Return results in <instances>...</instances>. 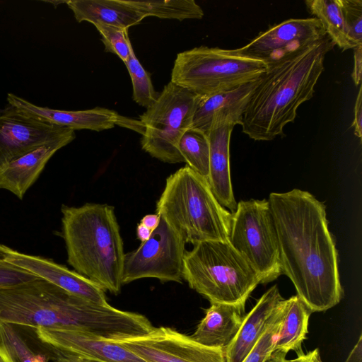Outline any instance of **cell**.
<instances>
[{
  "label": "cell",
  "instance_id": "cell-23",
  "mask_svg": "<svg viewBox=\"0 0 362 362\" xmlns=\"http://www.w3.org/2000/svg\"><path fill=\"white\" fill-rule=\"evenodd\" d=\"M29 327L11 324H0V345L8 353L13 362H49L60 353L34 339L28 334Z\"/></svg>",
  "mask_w": 362,
  "mask_h": 362
},
{
  "label": "cell",
  "instance_id": "cell-33",
  "mask_svg": "<svg viewBox=\"0 0 362 362\" xmlns=\"http://www.w3.org/2000/svg\"><path fill=\"white\" fill-rule=\"evenodd\" d=\"M352 126L355 134L360 139L362 136V87L360 86L354 106V115Z\"/></svg>",
  "mask_w": 362,
  "mask_h": 362
},
{
  "label": "cell",
  "instance_id": "cell-14",
  "mask_svg": "<svg viewBox=\"0 0 362 362\" xmlns=\"http://www.w3.org/2000/svg\"><path fill=\"white\" fill-rule=\"evenodd\" d=\"M39 339L62 354L78 355L102 362H146L117 342L79 331L35 329Z\"/></svg>",
  "mask_w": 362,
  "mask_h": 362
},
{
  "label": "cell",
  "instance_id": "cell-1",
  "mask_svg": "<svg viewBox=\"0 0 362 362\" xmlns=\"http://www.w3.org/2000/svg\"><path fill=\"white\" fill-rule=\"evenodd\" d=\"M269 203L279 241L281 274L314 312H324L344 296L338 252L325 204L299 189L272 192Z\"/></svg>",
  "mask_w": 362,
  "mask_h": 362
},
{
  "label": "cell",
  "instance_id": "cell-27",
  "mask_svg": "<svg viewBox=\"0 0 362 362\" xmlns=\"http://www.w3.org/2000/svg\"><path fill=\"white\" fill-rule=\"evenodd\" d=\"M178 148L186 165L207 180L209 166L207 135L199 130L189 128L181 137Z\"/></svg>",
  "mask_w": 362,
  "mask_h": 362
},
{
  "label": "cell",
  "instance_id": "cell-10",
  "mask_svg": "<svg viewBox=\"0 0 362 362\" xmlns=\"http://www.w3.org/2000/svg\"><path fill=\"white\" fill-rule=\"evenodd\" d=\"M185 244L160 218L149 239L125 254L122 285L144 278L182 283Z\"/></svg>",
  "mask_w": 362,
  "mask_h": 362
},
{
  "label": "cell",
  "instance_id": "cell-7",
  "mask_svg": "<svg viewBox=\"0 0 362 362\" xmlns=\"http://www.w3.org/2000/svg\"><path fill=\"white\" fill-rule=\"evenodd\" d=\"M267 62L237 49L200 46L177 54L170 82L199 96L228 91L257 79Z\"/></svg>",
  "mask_w": 362,
  "mask_h": 362
},
{
  "label": "cell",
  "instance_id": "cell-41",
  "mask_svg": "<svg viewBox=\"0 0 362 362\" xmlns=\"http://www.w3.org/2000/svg\"><path fill=\"white\" fill-rule=\"evenodd\" d=\"M0 362H13L6 350L0 345Z\"/></svg>",
  "mask_w": 362,
  "mask_h": 362
},
{
  "label": "cell",
  "instance_id": "cell-13",
  "mask_svg": "<svg viewBox=\"0 0 362 362\" xmlns=\"http://www.w3.org/2000/svg\"><path fill=\"white\" fill-rule=\"evenodd\" d=\"M0 257L82 298L105 305V291L97 284L51 259L28 255L0 243Z\"/></svg>",
  "mask_w": 362,
  "mask_h": 362
},
{
  "label": "cell",
  "instance_id": "cell-11",
  "mask_svg": "<svg viewBox=\"0 0 362 362\" xmlns=\"http://www.w3.org/2000/svg\"><path fill=\"white\" fill-rule=\"evenodd\" d=\"M113 342L146 362H227L223 350L200 344L170 327H154L144 336Z\"/></svg>",
  "mask_w": 362,
  "mask_h": 362
},
{
  "label": "cell",
  "instance_id": "cell-3",
  "mask_svg": "<svg viewBox=\"0 0 362 362\" xmlns=\"http://www.w3.org/2000/svg\"><path fill=\"white\" fill-rule=\"evenodd\" d=\"M33 329H62L108 341L126 338L130 312L75 296L41 278L0 286V324Z\"/></svg>",
  "mask_w": 362,
  "mask_h": 362
},
{
  "label": "cell",
  "instance_id": "cell-9",
  "mask_svg": "<svg viewBox=\"0 0 362 362\" xmlns=\"http://www.w3.org/2000/svg\"><path fill=\"white\" fill-rule=\"evenodd\" d=\"M228 241L255 271L261 284L281 274L278 237L268 200L252 199L237 204Z\"/></svg>",
  "mask_w": 362,
  "mask_h": 362
},
{
  "label": "cell",
  "instance_id": "cell-15",
  "mask_svg": "<svg viewBox=\"0 0 362 362\" xmlns=\"http://www.w3.org/2000/svg\"><path fill=\"white\" fill-rule=\"evenodd\" d=\"M326 35L316 18H291L260 33L248 44L236 49L247 57L267 61L272 54L293 43L297 45L316 40Z\"/></svg>",
  "mask_w": 362,
  "mask_h": 362
},
{
  "label": "cell",
  "instance_id": "cell-35",
  "mask_svg": "<svg viewBox=\"0 0 362 362\" xmlns=\"http://www.w3.org/2000/svg\"><path fill=\"white\" fill-rule=\"evenodd\" d=\"M297 358L291 360H284V362H322L321 360L319 349L304 354L301 352L297 354Z\"/></svg>",
  "mask_w": 362,
  "mask_h": 362
},
{
  "label": "cell",
  "instance_id": "cell-6",
  "mask_svg": "<svg viewBox=\"0 0 362 362\" xmlns=\"http://www.w3.org/2000/svg\"><path fill=\"white\" fill-rule=\"evenodd\" d=\"M182 279L211 303L246 302L261 284L255 271L228 240L203 241L186 251Z\"/></svg>",
  "mask_w": 362,
  "mask_h": 362
},
{
  "label": "cell",
  "instance_id": "cell-21",
  "mask_svg": "<svg viewBox=\"0 0 362 362\" xmlns=\"http://www.w3.org/2000/svg\"><path fill=\"white\" fill-rule=\"evenodd\" d=\"M276 284L270 287L245 315L235 337L225 351L227 362H243L264 332L272 315L284 300Z\"/></svg>",
  "mask_w": 362,
  "mask_h": 362
},
{
  "label": "cell",
  "instance_id": "cell-24",
  "mask_svg": "<svg viewBox=\"0 0 362 362\" xmlns=\"http://www.w3.org/2000/svg\"><path fill=\"white\" fill-rule=\"evenodd\" d=\"M311 313L312 311L297 295L285 299L281 324L272 351L287 354L292 350L297 354L303 352L301 345L307 338Z\"/></svg>",
  "mask_w": 362,
  "mask_h": 362
},
{
  "label": "cell",
  "instance_id": "cell-40",
  "mask_svg": "<svg viewBox=\"0 0 362 362\" xmlns=\"http://www.w3.org/2000/svg\"><path fill=\"white\" fill-rule=\"evenodd\" d=\"M286 354L275 351H272L264 362H284Z\"/></svg>",
  "mask_w": 362,
  "mask_h": 362
},
{
  "label": "cell",
  "instance_id": "cell-4",
  "mask_svg": "<svg viewBox=\"0 0 362 362\" xmlns=\"http://www.w3.org/2000/svg\"><path fill=\"white\" fill-rule=\"evenodd\" d=\"M62 230L67 262L103 291L117 295L123 286L125 253L115 208L107 204L62 205Z\"/></svg>",
  "mask_w": 362,
  "mask_h": 362
},
{
  "label": "cell",
  "instance_id": "cell-36",
  "mask_svg": "<svg viewBox=\"0 0 362 362\" xmlns=\"http://www.w3.org/2000/svg\"><path fill=\"white\" fill-rule=\"evenodd\" d=\"M60 353V352H59ZM53 362H102L78 355L62 354Z\"/></svg>",
  "mask_w": 362,
  "mask_h": 362
},
{
  "label": "cell",
  "instance_id": "cell-5",
  "mask_svg": "<svg viewBox=\"0 0 362 362\" xmlns=\"http://www.w3.org/2000/svg\"><path fill=\"white\" fill-rule=\"evenodd\" d=\"M156 214L185 243L228 240L232 213L218 202L207 180L187 165L167 177Z\"/></svg>",
  "mask_w": 362,
  "mask_h": 362
},
{
  "label": "cell",
  "instance_id": "cell-25",
  "mask_svg": "<svg viewBox=\"0 0 362 362\" xmlns=\"http://www.w3.org/2000/svg\"><path fill=\"white\" fill-rule=\"evenodd\" d=\"M305 4L335 45L343 50L354 48L347 35L339 0H307Z\"/></svg>",
  "mask_w": 362,
  "mask_h": 362
},
{
  "label": "cell",
  "instance_id": "cell-16",
  "mask_svg": "<svg viewBox=\"0 0 362 362\" xmlns=\"http://www.w3.org/2000/svg\"><path fill=\"white\" fill-rule=\"evenodd\" d=\"M258 81L259 78L233 90L202 97L190 128L207 135L211 129L223 124L241 125L243 115Z\"/></svg>",
  "mask_w": 362,
  "mask_h": 362
},
{
  "label": "cell",
  "instance_id": "cell-20",
  "mask_svg": "<svg viewBox=\"0 0 362 362\" xmlns=\"http://www.w3.org/2000/svg\"><path fill=\"white\" fill-rule=\"evenodd\" d=\"M235 125L226 123L211 129L207 134L209 166L207 181L218 202L232 214L237 208L230 170V140Z\"/></svg>",
  "mask_w": 362,
  "mask_h": 362
},
{
  "label": "cell",
  "instance_id": "cell-22",
  "mask_svg": "<svg viewBox=\"0 0 362 362\" xmlns=\"http://www.w3.org/2000/svg\"><path fill=\"white\" fill-rule=\"evenodd\" d=\"M75 19L93 25H107L128 29L146 16L127 0H70L66 1Z\"/></svg>",
  "mask_w": 362,
  "mask_h": 362
},
{
  "label": "cell",
  "instance_id": "cell-39",
  "mask_svg": "<svg viewBox=\"0 0 362 362\" xmlns=\"http://www.w3.org/2000/svg\"><path fill=\"white\" fill-rule=\"evenodd\" d=\"M152 232L153 231L151 230L141 223L137 225L136 237L139 240H141V243L148 240L152 234Z\"/></svg>",
  "mask_w": 362,
  "mask_h": 362
},
{
  "label": "cell",
  "instance_id": "cell-29",
  "mask_svg": "<svg viewBox=\"0 0 362 362\" xmlns=\"http://www.w3.org/2000/svg\"><path fill=\"white\" fill-rule=\"evenodd\" d=\"M284 300L277 305L264 332L243 362H264L272 352L281 324Z\"/></svg>",
  "mask_w": 362,
  "mask_h": 362
},
{
  "label": "cell",
  "instance_id": "cell-38",
  "mask_svg": "<svg viewBox=\"0 0 362 362\" xmlns=\"http://www.w3.org/2000/svg\"><path fill=\"white\" fill-rule=\"evenodd\" d=\"M160 220V217L157 214H147L141 218L140 223L153 231L158 227Z\"/></svg>",
  "mask_w": 362,
  "mask_h": 362
},
{
  "label": "cell",
  "instance_id": "cell-37",
  "mask_svg": "<svg viewBox=\"0 0 362 362\" xmlns=\"http://www.w3.org/2000/svg\"><path fill=\"white\" fill-rule=\"evenodd\" d=\"M344 362H362V335L360 334L358 340L349 356Z\"/></svg>",
  "mask_w": 362,
  "mask_h": 362
},
{
  "label": "cell",
  "instance_id": "cell-31",
  "mask_svg": "<svg viewBox=\"0 0 362 362\" xmlns=\"http://www.w3.org/2000/svg\"><path fill=\"white\" fill-rule=\"evenodd\" d=\"M339 1L349 40L354 48L362 46V1Z\"/></svg>",
  "mask_w": 362,
  "mask_h": 362
},
{
  "label": "cell",
  "instance_id": "cell-26",
  "mask_svg": "<svg viewBox=\"0 0 362 362\" xmlns=\"http://www.w3.org/2000/svg\"><path fill=\"white\" fill-rule=\"evenodd\" d=\"M128 3L141 11L145 16H155L163 19H201L202 8L194 0L128 1Z\"/></svg>",
  "mask_w": 362,
  "mask_h": 362
},
{
  "label": "cell",
  "instance_id": "cell-17",
  "mask_svg": "<svg viewBox=\"0 0 362 362\" xmlns=\"http://www.w3.org/2000/svg\"><path fill=\"white\" fill-rule=\"evenodd\" d=\"M8 104L45 122L73 130L100 132L119 124L120 116L114 110L96 107L85 110H60L37 106L13 93L7 94Z\"/></svg>",
  "mask_w": 362,
  "mask_h": 362
},
{
  "label": "cell",
  "instance_id": "cell-12",
  "mask_svg": "<svg viewBox=\"0 0 362 362\" xmlns=\"http://www.w3.org/2000/svg\"><path fill=\"white\" fill-rule=\"evenodd\" d=\"M74 130L39 120L8 104L0 108V168Z\"/></svg>",
  "mask_w": 362,
  "mask_h": 362
},
{
  "label": "cell",
  "instance_id": "cell-28",
  "mask_svg": "<svg viewBox=\"0 0 362 362\" xmlns=\"http://www.w3.org/2000/svg\"><path fill=\"white\" fill-rule=\"evenodd\" d=\"M124 64L132 80L134 101L148 108L156 100L159 93L155 90L150 75L136 58L133 47Z\"/></svg>",
  "mask_w": 362,
  "mask_h": 362
},
{
  "label": "cell",
  "instance_id": "cell-19",
  "mask_svg": "<svg viewBox=\"0 0 362 362\" xmlns=\"http://www.w3.org/2000/svg\"><path fill=\"white\" fill-rule=\"evenodd\" d=\"M245 302L212 303L190 337L206 346L227 349L245 317Z\"/></svg>",
  "mask_w": 362,
  "mask_h": 362
},
{
  "label": "cell",
  "instance_id": "cell-18",
  "mask_svg": "<svg viewBox=\"0 0 362 362\" xmlns=\"http://www.w3.org/2000/svg\"><path fill=\"white\" fill-rule=\"evenodd\" d=\"M76 138L75 132L43 144L0 168V189L23 199L49 160Z\"/></svg>",
  "mask_w": 362,
  "mask_h": 362
},
{
  "label": "cell",
  "instance_id": "cell-30",
  "mask_svg": "<svg viewBox=\"0 0 362 362\" xmlns=\"http://www.w3.org/2000/svg\"><path fill=\"white\" fill-rule=\"evenodd\" d=\"M95 27L101 35L105 51L116 54L124 63L126 62L132 48L128 29L107 25H95Z\"/></svg>",
  "mask_w": 362,
  "mask_h": 362
},
{
  "label": "cell",
  "instance_id": "cell-32",
  "mask_svg": "<svg viewBox=\"0 0 362 362\" xmlns=\"http://www.w3.org/2000/svg\"><path fill=\"white\" fill-rule=\"evenodd\" d=\"M37 278L39 277L0 257V286L16 285Z\"/></svg>",
  "mask_w": 362,
  "mask_h": 362
},
{
  "label": "cell",
  "instance_id": "cell-2",
  "mask_svg": "<svg viewBox=\"0 0 362 362\" xmlns=\"http://www.w3.org/2000/svg\"><path fill=\"white\" fill-rule=\"evenodd\" d=\"M334 43L325 36L267 60L242 118V130L255 141H271L294 122L298 107L310 100Z\"/></svg>",
  "mask_w": 362,
  "mask_h": 362
},
{
  "label": "cell",
  "instance_id": "cell-8",
  "mask_svg": "<svg viewBox=\"0 0 362 362\" xmlns=\"http://www.w3.org/2000/svg\"><path fill=\"white\" fill-rule=\"evenodd\" d=\"M201 98L170 81L166 84L156 100L140 115L142 149L165 163H183L179 142L191 127Z\"/></svg>",
  "mask_w": 362,
  "mask_h": 362
},
{
  "label": "cell",
  "instance_id": "cell-34",
  "mask_svg": "<svg viewBox=\"0 0 362 362\" xmlns=\"http://www.w3.org/2000/svg\"><path fill=\"white\" fill-rule=\"evenodd\" d=\"M354 49V69L351 76L355 85L358 86L361 81L362 74V46H358Z\"/></svg>",
  "mask_w": 362,
  "mask_h": 362
}]
</instances>
